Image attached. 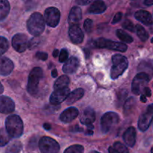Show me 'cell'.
Wrapping results in <instances>:
<instances>
[{"mask_svg": "<svg viewBox=\"0 0 153 153\" xmlns=\"http://www.w3.org/2000/svg\"><path fill=\"white\" fill-rule=\"evenodd\" d=\"M5 129L11 137H20L23 132V123L17 115H10L5 120Z\"/></svg>", "mask_w": 153, "mask_h": 153, "instance_id": "obj_1", "label": "cell"}, {"mask_svg": "<svg viewBox=\"0 0 153 153\" xmlns=\"http://www.w3.org/2000/svg\"><path fill=\"white\" fill-rule=\"evenodd\" d=\"M45 28L44 18L40 13H34L27 21V28L28 32L34 36L42 34Z\"/></svg>", "mask_w": 153, "mask_h": 153, "instance_id": "obj_2", "label": "cell"}, {"mask_svg": "<svg viewBox=\"0 0 153 153\" xmlns=\"http://www.w3.org/2000/svg\"><path fill=\"white\" fill-rule=\"evenodd\" d=\"M112 66L111 68V79H116L123 74L128 66L127 58L122 55H115L112 58Z\"/></svg>", "mask_w": 153, "mask_h": 153, "instance_id": "obj_3", "label": "cell"}, {"mask_svg": "<svg viewBox=\"0 0 153 153\" xmlns=\"http://www.w3.org/2000/svg\"><path fill=\"white\" fill-rule=\"evenodd\" d=\"M43 77V71L40 67H34L30 73L28 79L27 91L31 95L35 96L38 92L39 82Z\"/></svg>", "mask_w": 153, "mask_h": 153, "instance_id": "obj_4", "label": "cell"}, {"mask_svg": "<svg viewBox=\"0 0 153 153\" xmlns=\"http://www.w3.org/2000/svg\"><path fill=\"white\" fill-rule=\"evenodd\" d=\"M94 46L100 49H108L111 50L118 51V52H124L127 50V46L124 43L120 42L112 41L110 40H106L104 38H99L96 40L94 43Z\"/></svg>", "mask_w": 153, "mask_h": 153, "instance_id": "obj_5", "label": "cell"}, {"mask_svg": "<svg viewBox=\"0 0 153 153\" xmlns=\"http://www.w3.org/2000/svg\"><path fill=\"white\" fill-rule=\"evenodd\" d=\"M149 76L144 73H139L134 79L131 85L132 92L136 95H139L146 88V85L149 82Z\"/></svg>", "mask_w": 153, "mask_h": 153, "instance_id": "obj_6", "label": "cell"}, {"mask_svg": "<svg viewBox=\"0 0 153 153\" xmlns=\"http://www.w3.org/2000/svg\"><path fill=\"white\" fill-rule=\"evenodd\" d=\"M39 149L41 153H58L60 146L54 139L43 137L39 141Z\"/></svg>", "mask_w": 153, "mask_h": 153, "instance_id": "obj_7", "label": "cell"}, {"mask_svg": "<svg viewBox=\"0 0 153 153\" xmlns=\"http://www.w3.org/2000/svg\"><path fill=\"white\" fill-rule=\"evenodd\" d=\"M119 121V117L115 112H107L102 116L100 120V128L104 133H106L113 126Z\"/></svg>", "mask_w": 153, "mask_h": 153, "instance_id": "obj_8", "label": "cell"}, {"mask_svg": "<svg viewBox=\"0 0 153 153\" xmlns=\"http://www.w3.org/2000/svg\"><path fill=\"white\" fill-rule=\"evenodd\" d=\"M153 120V104L149 105L146 110L140 116L138 120V128L140 131H145L149 127Z\"/></svg>", "mask_w": 153, "mask_h": 153, "instance_id": "obj_9", "label": "cell"}, {"mask_svg": "<svg viewBox=\"0 0 153 153\" xmlns=\"http://www.w3.org/2000/svg\"><path fill=\"white\" fill-rule=\"evenodd\" d=\"M60 20V12L56 7H50L44 12V21L50 27L58 25Z\"/></svg>", "mask_w": 153, "mask_h": 153, "instance_id": "obj_10", "label": "cell"}, {"mask_svg": "<svg viewBox=\"0 0 153 153\" xmlns=\"http://www.w3.org/2000/svg\"><path fill=\"white\" fill-rule=\"evenodd\" d=\"M28 39L24 34H16L12 38V46L18 52H23L28 48Z\"/></svg>", "mask_w": 153, "mask_h": 153, "instance_id": "obj_11", "label": "cell"}, {"mask_svg": "<svg viewBox=\"0 0 153 153\" xmlns=\"http://www.w3.org/2000/svg\"><path fill=\"white\" fill-rule=\"evenodd\" d=\"M70 94V89L68 88H62V89L56 90L50 97V102L52 105H57L67 100L68 97Z\"/></svg>", "mask_w": 153, "mask_h": 153, "instance_id": "obj_12", "label": "cell"}, {"mask_svg": "<svg viewBox=\"0 0 153 153\" xmlns=\"http://www.w3.org/2000/svg\"><path fill=\"white\" fill-rule=\"evenodd\" d=\"M15 105L13 100L8 97H0V113L10 114L14 111Z\"/></svg>", "mask_w": 153, "mask_h": 153, "instance_id": "obj_13", "label": "cell"}, {"mask_svg": "<svg viewBox=\"0 0 153 153\" xmlns=\"http://www.w3.org/2000/svg\"><path fill=\"white\" fill-rule=\"evenodd\" d=\"M69 37L74 43H80L83 40V32L78 25H71L69 28Z\"/></svg>", "mask_w": 153, "mask_h": 153, "instance_id": "obj_14", "label": "cell"}, {"mask_svg": "<svg viewBox=\"0 0 153 153\" xmlns=\"http://www.w3.org/2000/svg\"><path fill=\"white\" fill-rule=\"evenodd\" d=\"M14 69V64L11 60L6 57H0V75L8 76L10 74Z\"/></svg>", "mask_w": 153, "mask_h": 153, "instance_id": "obj_15", "label": "cell"}, {"mask_svg": "<svg viewBox=\"0 0 153 153\" xmlns=\"http://www.w3.org/2000/svg\"><path fill=\"white\" fill-rule=\"evenodd\" d=\"M79 114V111L76 108L70 107L64 110L60 114L59 119L63 123H70Z\"/></svg>", "mask_w": 153, "mask_h": 153, "instance_id": "obj_16", "label": "cell"}, {"mask_svg": "<svg viewBox=\"0 0 153 153\" xmlns=\"http://www.w3.org/2000/svg\"><path fill=\"white\" fill-rule=\"evenodd\" d=\"M82 19V10L80 7L74 6L70 9L68 16V22L71 25H77L78 22Z\"/></svg>", "mask_w": 153, "mask_h": 153, "instance_id": "obj_17", "label": "cell"}, {"mask_svg": "<svg viewBox=\"0 0 153 153\" xmlns=\"http://www.w3.org/2000/svg\"><path fill=\"white\" fill-rule=\"evenodd\" d=\"M79 65V60L75 57H71L64 62V66L62 67V70L64 73H68V74L74 73L77 70Z\"/></svg>", "mask_w": 153, "mask_h": 153, "instance_id": "obj_18", "label": "cell"}, {"mask_svg": "<svg viewBox=\"0 0 153 153\" xmlns=\"http://www.w3.org/2000/svg\"><path fill=\"white\" fill-rule=\"evenodd\" d=\"M135 18L146 25H150L153 23V19L149 12L144 10H140L135 13Z\"/></svg>", "mask_w": 153, "mask_h": 153, "instance_id": "obj_19", "label": "cell"}, {"mask_svg": "<svg viewBox=\"0 0 153 153\" xmlns=\"http://www.w3.org/2000/svg\"><path fill=\"white\" fill-rule=\"evenodd\" d=\"M95 120V114L91 108H86L82 112L80 117L81 123L84 125H90Z\"/></svg>", "mask_w": 153, "mask_h": 153, "instance_id": "obj_20", "label": "cell"}, {"mask_svg": "<svg viewBox=\"0 0 153 153\" xmlns=\"http://www.w3.org/2000/svg\"><path fill=\"white\" fill-rule=\"evenodd\" d=\"M123 140L128 146H134L136 143V130L134 127H129L123 134Z\"/></svg>", "mask_w": 153, "mask_h": 153, "instance_id": "obj_21", "label": "cell"}, {"mask_svg": "<svg viewBox=\"0 0 153 153\" xmlns=\"http://www.w3.org/2000/svg\"><path fill=\"white\" fill-rule=\"evenodd\" d=\"M138 70L140 73H144L148 75L149 78L153 76V61L152 60H145L142 61L138 67Z\"/></svg>", "mask_w": 153, "mask_h": 153, "instance_id": "obj_22", "label": "cell"}, {"mask_svg": "<svg viewBox=\"0 0 153 153\" xmlns=\"http://www.w3.org/2000/svg\"><path fill=\"white\" fill-rule=\"evenodd\" d=\"M106 9V6L103 1L97 0L94 1L88 7V12L89 13H101Z\"/></svg>", "mask_w": 153, "mask_h": 153, "instance_id": "obj_23", "label": "cell"}, {"mask_svg": "<svg viewBox=\"0 0 153 153\" xmlns=\"http://www.w3.org/2000/svg\"><path fill=\"white\" fill-rule=\"evenodd\" d=\"M84 95V91L82 88H78V89L74 90V91H72L68 97L66 102H67L68 105H70L74 103L75 102L78 101L79 100H80Z\"/></svg>", "mask_w": 153, "mask_h": 153, "instance_id": "obj_24", "label": "cell"}, {"mask_svg": "<svg viewBox=\"0 0 153 153\" xmlns=\"http://www.w3.org/2000/svg\"><path fill=\"white\" fill-rule=\"evenodd\" d=\"M10 4L6 0H0V20H2L8 15Z\"/></svg>", "mask_w": 153, "mask_h": 153, "instance_id": "obj_25", "label": "cell"}, {"mask_svg": "<svg viewBox=\"0 0 153 153\" xmlns=\"http://www.w3.org/2000/svg\"><path fill=\"white\" fill-rule=\"evenodd\" d=\"M69 82H70V79L67 76H62L57 79L56 81L54 83V89L58 90L62 89V88H67V86L68 85Z\"/></svg>", "mask_w": 153, "mask_h": 153, "instance_id": "obj_26", "label": "cell"}, {"mask_svg": "<svg viewBox=\"0 0 153 153\" xmlns=\"http://www.w3.org/2000/svg\"><path fill=\"white\" fill-rule=\"evenodd\" d=\"M135 29H136V34H137L138 37L142 41H146L148 38V34L146 31L145 30V28L142 26V25H137L135 27Z\"/></svg>", "mask_w": 153, "mask_h": 153, "instance_id": "obj_27", "label": "cell"}, {"mask_svg": "<svg viewBox=\"0 0 153 153\" xmlns=\"http://www.w3.org/2000/svg\"><path fill=\"white\" fill-rule=\"evenodd\" d=\"M22 149V144L20 141H14L6 149L5 153H19Z\"/></svg>", "mask_w": 153, "mask_h": 153, "instance_id": "obj_28", "label": "cell"}, {"mask_svg": "<svg viewBox=\"0 0 153 153\" xmlns=\"http://www.w3.org/2000/svg\"><path fill=\"white\" fill-rule=\"evenodd\" d=\"M10 138L11 137L9 135L6 129L4 128L0 129V146H4L8 144L10 141Z\"/></svg>", "mask_w": 153, "mask_h": 153, "instance_id": "obj_29", "label": "cell"}, {"mask_svg": "<svg viewBox=\"0 0 153 153\" xmlns=\"http://www.w3.org/2000/svg\"><path fill=\"white\" fill-rule=\"evenodd\" d=\"M116 35L122 41L125 42V43H130L133 42V38L129 35L128 34L125 32L124 31L121 29H118L116 31Z\"/></svg>", "mask_w": 153, "mask_h": 153, "instance_id": "obj_30", "label": "cell"}, {"mask_svg": "<svg viewBox=\"0 0 153 153\" xmlns=\"http://www.w3.org/2000/svg\"><path fill=\"white\" fill-rule=\"evenodd\" d=\"M135 105V100L133 98H129L128 100H127L124 102V112L126 115L128 114L130 112H131V111L133 110V108H134Z\"/></svg>", "mask_w": 153, "mask_h": 153, "instance_id": "obj_31", "label": "cell"}, {"mask_svg": "<svg viewBox=\"0 0 153 153\" xmlns=\"http://www.w3.org/2000/svg\"><path fill=\"white\" fill-rule=\"evenodd\" d=\"M84 148L81 145H72L64 150V153H83Z\"/></svg>", "mask_w": 153, "mask_h": 153, "instance_id": "obj_32", "label": "cell"}, {"mask_svg": "<svg viewBox=\"0 0 153 153\" xmlns=\"http://www.w3.org/2000/svg\"><path fill=\"white\" fill-rule=\"evenodd\" d=\"M9 47V43L7 39L4 37H0V55L7 52Z\"/></svg>", "mask_w": 153, "mask_h": 153, "instance_id": "obj_33", "label": "cell"}, {"mask_svg": "<svg viewBox=\"0 0 153 153\" xmlns=\"http://www.w3.org/2000/svg\"><path fill=\"white\" fill-rule=\"evenodd\" d=\"M113 148L119 153H128V148L120 142H116L113 144Z\"/></svg>", "mask_w": 153, "mask_h": 153, "instance_id": "obj_34", "label": "cell"}, {"mask_svg": "<svg viewBox=\"0 0 153 153\" xmlns=\"http://www.w3.org/2000/svg\"><path fill=\"white\" fill-rule=\"evenodd\" d=\"M40 43V37H33L32 38L31 40H29L28 42V47L30 49H32L34 48H35L36 46H38L39 44Z\"/></svg>", "mask_w": 153, "mask_h": 153, "instance_id": "obj_35", "label": "cell"}, {"mask_svg": "<svg viewBox=\"0 0 153 153\" xmlns=\"http://www.w3.org/2000/svg\"><path fill=\"white\" fill-rule=\"evenodd\" d=\"M122 27L124 28V29L128 30V31H131V32H134L135 29L133 22H132L130 20H129V19H125V20L123 22Z\"/></svg>", "mask_w": 153, "mask_h": 153, "instance_id": "obj_36", "label": "cell"}, {"mask_svg": "<svg viewBox=\"0 0 153 153\" xmlns=\"http://www.w3.org/2000/svg\"><path fill=\"white\" fill-rule=\"evenodd\" d=\"M92 26H93L92 20L90 19H86L85 22H84L83 23L84 29L86 30V32H91L92 29Z\"/></svg>", "mask_w": 153, "mask_h": 153, "instance_id": "obj_37", "label": "cell"}, {"mask_svg": "<svg viewBox=\"0 0 153 153\" xmlns=\"http://www.w3.org/2000/svg\"><path fill=\"white\" fill-rule=\"evenodd\" d=\"M68 58V52L67 49H62L60 52L59 54V61L60 62H65Z\"/></svg>", "mask_w": 153, "mask_h": 153, "instance_id": "obj_38", "label": "cell"}, {"mask_svg": "<svg viewBox=\"0 0 153 153\" xmlns=\"http://www.w3.org/2000/svg\"><path fill=\"white\" fill-rule=\"evenodd\" d=\"M36 58L41 61H46L48 58V55L46 52H38L36 53Z\"/></svg>", "mask_w": 153, "mask_h": 153, "instance_id": "obj_39", "label": "cell"}, {"mask_svg": "<svg viewBox=\"0 0 153 153\" xmlns=\"http://www.w3.org/2000/svg\"><path fill=\"white\" fill-rule=\"evenodd\" d=\"M122 17V13H121V12H118V13L114 16L113 19H112V23L116 24L117 23V22H118L120 20H121Z\"/></svg>", "mask_w": 153, "mask_h": 153, "instance_id": "obj_40", "label": "cell"}, {"mask_svg": "<svg viewBox=\"0 0 153 153\" xmlns=\"http://www.w3.org/2000/svg\"><path fill=\"white\" fill-rule=\"evenodd\" d=\"M76 4H80V5H82V4H88V3L91 2V1L90 0H78V1H76Z\"/></svg>", "mask_w": 153, "mask_h": 153, "instance_id": "obj_41", "label": "cell"}, {"mask_svg": "<svg viewBox=\"0 0 153 153\" xmlns=\"http://www.w3.org/2000/svg\"><path fill=\"white\" fill-rule=\"evenodd\" d=\"M143 91H144V94H144V95H145L146 97H151L152 93H151V90H150L149 88H147V87H146V88L145 89H144Z\"/></svg>", "mask_w": 153, "mask_h": 153, "instance_id": "obj_42", "label": "cell"}, {"mask_svg": "<svg viewBox=\"0 0 153 153\" xmlns=\"http://www.w3.org/2000/svg\"><path fill=\"white\" fill-rule=\"evenodd\" d=\"M143 3L146 4V5L150 6L153 4V1L152 0H146V1H144Z\"/></svg>", "mask_w": 153, "mask_h": 153, "instance_id": "obj_43", "label": "cell"}, {"mask_svg": "<svg viewBox=\"0 0 153 153\" xmlns=\"http://www.w3.org/2000/svg\"><path fill=\"white\" fill-rule=\"evenodd\" d=\"M108 150H109V153H119L118 152V151L116 150V149H114L113 147H112V146H110V147L109 148V149H108Z\"/></svg>", "mask_w": 153, "mask_h": 153, "instance_id": "obj_44", "label": "cell"}, {"mask_svg": "<svg viewBox=\"0 0 153 153\" xmlns=\"http://www.w3.org/2000/svg\"><path fill=\"white\" fill-rule=\"evenodd\" d=\"M44 128L46 130H50L51 129V126L49 123H44Z\"/></svg>", "mask_w": 153, "mask_h": 153, "instance_id": "obj_45", "label": "cell"}, {"mask_svg": "<svg viewBox=\"0 0 153 153\" xmlns=\"http://www.w3.org/2000/svg\"><path fill=\"white\" fill-rule=\"evenodd\" d=\"M52 76L53 78H56L58 76V73H57V70H53L52 71V73H51Z\"/></svg>", "mask_w": 153, "mask_h": 153, "instance_id": "obj_46", "label": "cell"}, {"mask_svg": "<svg viewBox=\"0 0 153 153\" xmlns=\"http://www.w3.org/2000/svg\"><path fill=\"white\" fill-rule=\"evenodd\" d=\"M140 100L142 102H146V96L144 95V94H142L140 97Z\"/></svg>", "mask_w": 153, "mask_h": 153, "instance_id": "obj_47", "label": "cell"}, {"mask_svg": "<svg viewBox=\"0 0 153 153\" xmlns=\"http://www.w3.org/2000/svg\"><path fill=\"white\" fill-rule=\"evenodd\" d=\"M86 135H92L93 134L92 130L88 129L86 131Z\"/></svg>", "mask_w": 153, "mask_h": 153, "instance_id": "obj_48", "label": "cell"}, {"mask_svg": "<svg viewBox=\"0 0 153 153\" xmlns=\"http://www.w3.org/2000/svg\"><path fill=\"white\" fill-rule=\"evenodd\" d=\"M52 55H53V57H57L58 55V49H55L54 50V52H52Z\"/></svg>", "mask_w": 153, "mask_h": 153, "instance_id": "obj_49", "label": "cell"}, {"mask_svg": "<svg viewBox=\"0 0 153 153\" xmlns=\"http://www.w3.org/2000/svg\"><path fill=\"white\" fill-rule=\"evenodd\" d=\"M3 91H4V88H3L1 82H0V94H2Z\"/></svg>", "mask_w": 153, "mask_h": 153, "instance_id": "obj_50", "label": "cell"}, {"mask_svg": "<svg viewBox=\"0 0 153 153\" xmlns=\"http://www.w3.org/2000/svg\"><path fill=\"white\" fill-rule=\"evenodd\" d=\"M86 126L88 127V129H90V130H92V129H93V128H94V126H93L92 125V124H90V125H87Z\"/></svg>", "mask_w": 153, "mask_h": 153, "instance_id": "obj_51", "label": "cell"}, {"mask_svg": "<svg viewBox=\"0 0 153 153\" xmlns=\"http://www.w3.org/2000/svg\"><path fill=\"white\" fill-rule=\"evenodd\" d=\"M89 153H99V152H96V151H91V152H90Z\"/></svg>", "mask_w": 153, "mask_h": 153, "instance_id": "obj_52", "label": "cell"}, {"mask_svg": "<svg viewBox=\"0 0 153 153\" xmlns=\"http://www.w3.org/2000/svg\"><path fill=\"white\" fill-rule=\"evenodd\" d=\"M151 153H153V147L151 149Z\"/></svg>", "mask_w": 153, "mask_h": 153, "instance_id": "obj_53", "label": "cell"}, {"mask_svg": "<svg viewBox=\"0 0 153 153\" xmlns=\"http://www.w3.org/2000/svg\"><path fill=\"white\" fill-rule=\"evenodd\" d=\"M151 43H153V37H152V40H151Z\"/></svg>", "mask_w": 153, "mask_h": 153, "instance_id": "obj_54", "label": "cell"}]
</instances>
